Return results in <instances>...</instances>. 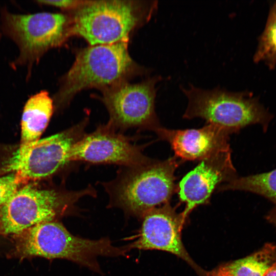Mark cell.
<instances>
[{
  "mask_svg": "<svg viewBox=\"0 0 276 276\" xmlns=\"http://www.w3.org/2000/svg\"><path fill=\"white\" fill-rule=\"evenodd\" d=\"M237 176L231 149L200 161L176 186L179 200L186 204L184 218L197 206L208 203L217 188Z\"/></svg>",
  "mask_w": 276,
  "mask_h": 276,
  "instance_id": "cell-11",
  "label": "cell"
},
{
  "mask_svg": "<svg viewBox=\"0 0 276 276\" xmlns=\"http://www.w3.org/2000/svg\"><path fill=\"white\" fill-rule=\"evenodd\" d=\"M21 234L18 249L22 256L65 259L98 273H101L99 257L125 256L131 249L129 244L114 246L108 238L76 236L56 220L39 223Z\"/></svg>",
  "mask_w": 276,
  "mask_h": 276,
  "instance_id": "cell-4",
  "label": "cell"
},
{
  "mask_svg": "<svg viewBox=\"0 0 276 276\" xmlns=\"http://www.w3.org/2000/svg\"><path fill=\"white\" fill-rule=\"evenodd\" d=\"M157 6V1H86L70 15L71 36L81 37L90 45L128 42Z\"/></svg>",
  "mask_w": 276,
  "mask_h": 276,
  "instance_id": "cell-2",
  "label": "cell"
},
{
  "mask_svg": "<svg viewBox=\"0 0 276 276\" xmlns=\"http://www.w3.org/2000/svg\"><path fill=\"white\" fill-rule=\"evenodd\" d=\"M276 259V244L266 243L256 252L205 273V276H264Z\"/></svg>",
  "mask_w": 276,
  "mask_h": 276,
  "instance_id": "cell-15",
  "label": "cell"
},
{
  "mask_svg": "<svg viewBox=\"0 0 276 276\" xmlns=\"http://www.w3.org/2000/svg\"><path fill=\"white\" fill-rule=\"evenodd\" d=\"M54 111V101L45 90L31 96L26 102L21 120V143L39 139Z\"/></svg>",
  "mask_w": 276,
  "mask_h": 276,
  "instance_id": "cell-14",
  "label": "cell"
},
{
  "mask_svg": "<svg viewBox=\"0 0 276 276\" xmlns=\"http://www.w3.org/2000/svg\"><path fill=\"white\" fill-rule=\"evenodd\" d=\"M86 1L80 0H40L37 2L41 5L51 6L61 9L72 10L73 11L83 5Z\"/></svg>",
  "mask_w": 276,
  "mask_h": 276,
  "instance_id": "cell-19",
  "label": "cell"
},
{
  "mask_svg": "<svg viewBox=\"0 0 276 276\" xmlns=\"http://www.w3.org/2000/svg\"><path fill=\"white\" fill-rule=\"evenodd\" d=\"M95 193L90 187L73 191L26 185L1 206V230L4 234H20L36 224L73 213L81 198Z\"/></svg>",
  "mask_w": 276,
  "mask_h": 276,
  "instance_id": "cell-6",
  "label": "cell"
},
{
  "mask_svg": "<svg viewBox=\"0 0 276 276\" xmlns=\"http://www.w3.org/2000/svg\"><path fill=\"white\" fill-rule=\"evenodd\" d=\"M264 276H276V259L268 268Z\"/></svg>",
  "mask_w": 276,
  "mask_h": 276,
  "instance_id": "cell-21",
  "label": "cell"
},
{
  "mask_svg": "<svg viewBox=\"0 0 276 276\" xmlns=\"http://www.w3.org/2000/svg\"><path fill=\"white\" fill-rule=\"evenodd\" d=\"M219 191H242L258 194L276 205V169L269 172L237 176L221 185Z\"/></svg>",
  "mask_w": 276,
  "mask_h": 276,
  "instance_id": "cell-16",
  "label": "cell"
},
{
  "mask_svg": "<svg viewBox=\"0 0 276 276\" xmlns=\"http://www.w3.org/2000/svg\"><path fill=\"white\" fill-rule=\"evenodd\" d=\"M25 181L17 174L10 173L0 177V206L5 204Z\"/></svg>",
  "mask_w": 276,
  "mask_h": 276,
  "instance_id": "cell-18",
  "label": "cell"
},
{
  "mask_svg": "<svg viewBox=\"0 0 276 276\" xmlns=\"http://www.w3.org/2000/svg\"><path fill=\"white\" fill-rule=\"evenodd\" d=\"M168 142L180 161H201L230 150L229 135L225 130L206 124L199 128L171 129L163 127L155 132Z\"/></svg>",
  "mask_w": 276,
  "mask_h": 276,
  "instance_id": "cell-13",
  "label": "cell"
},
{
  "mask_svg": "<svg viewBox=\"0 0 276 276\" xmlns=\"http://www.w3.org/2000/svg\"><path fill=\"white\" fill-rule=\"evenodd\" d=\"M160 76L137 83L121 82L102 90L101 100L109 114L107 124L115 130L139 128L156 132L162 127L155 109Z\"/></svg>",
  "mask_w": 276,
  "mask_h": 276,
  "instance_id": "cell-9",
  "label": "cell"
},
{
  "mask_svg": "<svg viewBox=\"0 0 276 276\" xmlns=\"http://www.w3.org/2000/svg\"><path fill=\"white\" fill-rule=\"evenodd\" d=\"M146 72L130 57L128 42L90 45L77 52L73 64L61 79L56 103L65 106L81 90L102 91Z\"/></svg>",
  "mask_w": 276,
  "mask_h": 276,
  "instance_id": "cell-1",
  "label": "cell"
},
{
  "mask_svg": "<svg viewBox=\"0 0 276 276\" xmlns=\"http://www.w3.org/2000/svg\"><path fill=\"white\" fill-rule=\"evenodd\" d=\"M253 59L255 62H264L270 69L276 66V2L270 8Z\"/></svg>",
  "mask_w": 276,
  "mask_h": 276,
  "instance_id": "cell-17",
  "label": "cell"
},
{
  "mask_svg": "<svg viewBox=\"0 0 276 276\" xmlns=\"http://www.w3.org/2000/svg\"><path fill=\"white\" fill-rule=\"evenodd\" d=\"M181 163L175 156L127 168L105 184L110 204L143 218L149 211L169 203L176 190L175 172Z\"/></svg>",
  "mask_w": 276,
  "mask_h": 276,
  "instance_id": "cell-3",
  "label": "cell"
},
{
  "mask_svg": "<svg viewBox=\"0 0 276 276\" xmlns=\"http://www.w3.org/2000/svg\"><path fill=\"white\" fill-rule=\"evenodd\" d=\"M69 158L70 162L113 164L126 167L140 166L151 159L143 154L142 147L107 125L84 135L72 147Z\"/></svg>",
  "mask_w": 276,
  "mask_h": 276,
  "instance_id": "cell-10",
  "label": "cell"
},
{
  "mask_svg": "<svg viewBox=\"0 0 276 276\" xmlns=\"http://www.w3.org/2000/svg\"><path fill=\"white\" fill-rule=\"evenodd\" d=\"M142 218L137 237L129 244L131 249L166 251L181 258L197 269L182 242L181 231L186 220L182 213H176L168 203L151 210Z\"/></svg>",
  "mask_w": 276,
  "mask_h": 276,
  "instance_id": "cell-12",
  "label": "cell"
},
{
  "mask_svg": "<svg viewBox=\"0 0 276 276\" xmlns=\"http://www.w3.org/2000/svg\"><path fill=\"white\" fill-rule=\"evenodd\" d=\"M85 119L64 131L20 145L2 167V173H15L26 181L51 176L70 161L73 145L84 135Z\"/></svg>",
  "mask_w": 276,
  "mask_h": 276,
  "instance_id": "cell-8",
  "label": "cell"
},
{
  "mask_svg": "<svg viewBox=\"0 0 276 276\" xmlns=\"http://www.w3.org/2000/svg\"><path fill=\"white\" fill-rule=\"evenodd\" d=\"M2 27L19 50L16 65L29 67L50 49L61 46L71 36L70 15L39 12L26 14L2 12Z\"/></svg>",
  "mask_w": 276,
  "mask_h": 276,
  "instance_id": "cell-7",
  "label": "cell"
},
{
  "mask_svg": "<svg viewBox=\"0 0 276 276\" xmlns=\"http://www.w3.org/2000/svg\"><path fill=\"white\" fill-rule=\"evenodd\" d=\"M181 90L188 100L184 119H202L230 134L254 124L266 132L273 117L249 92H232L219 86L204 89L193 85Z\"/></svg>",
  "mask_w": 276,
  "mask_h": 276,
  "instance_id": "cell-5",
  "label": "cell"
},
{
  "mask_svg": "<svg viewBox=\"0 0 276 276\" xmlns=\"http://www.w3.org/2000/svg\"><path fill=\"white\" fill-rule=\"evenodd\" d=\"M266 219L269 222L276 225V205L268 213Z\"/></svg>",
  "mask_w": 276,
  "mask_h": 276,
  "instance_id": "cell-20",
  "label": "cell"
},
{
  "mask_svg": "<svg viewBox=\"0 0 276 276\" xmlns=\"http://www.w3.org/2000/svg\"><path fill=\"white\" fill-rule=\"evenodd\" d=\"M0 37H1V36H0Z\"/></svg>",
  "mask_w": 276,
  "mask_h": 276,
  "instance_id": "cell-22",
  "label": "cell"
}]
</instances>
